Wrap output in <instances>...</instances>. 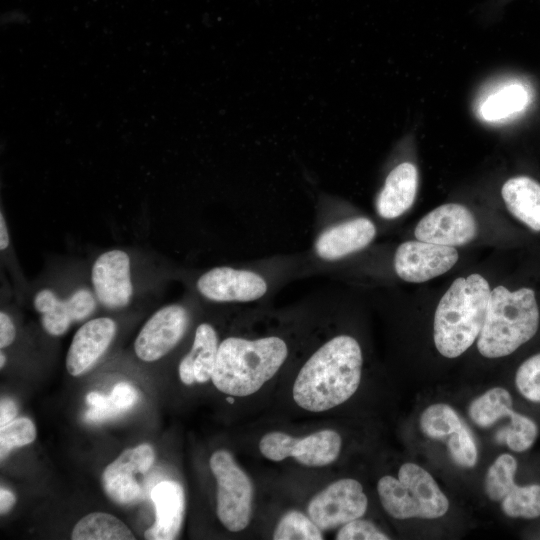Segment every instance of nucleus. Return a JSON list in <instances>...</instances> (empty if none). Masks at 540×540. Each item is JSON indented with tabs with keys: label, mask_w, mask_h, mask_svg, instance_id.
<instances>
[{
	"label": "nucleus",
	"mask_w": 540,
	"mask_h": 540,
	"mask_svg": "<svg viewBox=\"0 0 540 540\" xmlns=\"http://www.w3.org/2000/svg\"><path fill=\"white\" fill-rule=\"evenodd\" d=\"M490 292L487 280L477 273L452 282L434 315L433 339L442 356L456 358L475 342L485 321Z\"/></svg>",
	"instance_id": "obj_3"
},
{
	"label": "nucleus",
	"mask_w": 540,
	"mask_h": 540,
	"mask_svg": "<svg viewBox=\"0 0 540 540\" xmlns=\"http://www.w3.org/2000/svg\"><path fill=\"white\" fill-rule=\"evenodd\" d=\"M337 540H388L389 537L379 531L368 520L355 519L341 526L336 534Z\"/></svg>",
	"instance_id": "obj_33"
},
{
	"label": "nucleus",
	"mask_w": 540,
	"mask_h": 540,
	"mask_svg": "<svg viewBox=\"0 0 540 540\" xmlns=\"http://www.w3.org/2000/svg\"><path fill=\"white\" fill-rule=\"evenodd\" d=\"M477 233L473 213L457 203L435 208L418 222L414 230L417 240L451 247L471 242Z\"/></svg>",
	"instance_id": "obj_12"
},
{
	"label": "nucleus",
	"mask_w": 540,
	"mask_h": 540,
	"mask_svg": "<svg viewBox=\"0 0 540 540\" xmlns=\"http://www.w3.org/2000/svg\"><path fill=\"white\" fill-rule=\"evenodd\" d=\"M363 357L359 343L338 335L318 348L300 369L293 399L304 410L322 412L348 400L358 389Z\"/></svg>",
	"instance_id": "obj_1"
},
{
	"label": "nucleus",
	"mask_w": 540,
	"mask_h": 540,
	"mask_svg": "<svg viewBox=\"0 0 540 540\" xmlns=\"http://www.w3.org/2000/svg\"><path fill=\"white\" fill-rule=\"evenodd\" d=\"M418 188V171L414 164L403 162L387 175L376 198V210L384 219H395L414 203Z\"/></svg>",
	"instance_id": "obj_19"
},
{
	"label": "nucleus",
	"mask_w": 540,
	"mask_h": 540,
	"mask_svg": "<svg viewBox=\"0 0 540 540\" xmlns=\"http://www.w3.org/2000/svg\"><path fill=\"white\" fill-rule=\"evenodd\" d=\"M155 507V522L144 536L148 540L175 539L181 529L185 495L182 486L175 481L165 480L158 483L151 492Z\"/></svg>",
	"instance_id": "obj_18"
},
{
	"label": "nucleus",
	"mask_w": 540,
	"mask_h": 540,
	"mask_svg": "<svg viewBox=\"0 0 540 540\" xmlns=\"http://www.w3.org/2000/svg\"><path fill=\"white\" fill-rule=\"evenodd\" d=\"M154 459V450L146 443L124 450L102 473L101 482L107 496L121 505L137 501L142 495L137 476L148 472Z\"/></svg>",
	"instance_id": "obj_10"
},
{
	"label": "nucleus",
	"mask_w": 540,
	"mask_h": 540,
	"mask_svg": "<svg viewBox=\"0 0 540 540\" xmlns=\"http://www.w3.org/2000/svg\"><path fill=\"white\" fill-rule=\"evenodd\" d=\"M196 287L203 297L215 302H250L264 296L268 289L260 274L227 266L205 272Z\"/></svg>",
	"instance_id": "obj_13"
},
{
	"label": "nucleus",
	"mask_w": 540,
	"mask_h": 540,
	"mask_svg": "<svg viewBox=\"0 0 540 540\" xmlns=\"http://www.w3.org/2000/svg\"><path fill=\"white\" fill-rule=\"evenodd\" d=\"M91 280L103 306L110 309L127 306L133 294L128 254L116 249L102 253L93 264Z\"/></svg>",
	"instance_id": "obj_14"
},
{
	"label": "nucleus",
	"mask_w": 540,
	"mask_h": 540,
	"mask_svg": "<svg viewBox=\"0 0 540 540\" xmlns=\"http://www.w3.org/2000/svg\"><path fill=\"white\" fill-rule=\"evenodd\" d=\"M36 438L34 423L26 417L14 419L0 429V456L3 460L16 448L32 443Z\"/></svg>",
	"instance_id": "obj_30"
},
{
	"label": "nucleus",
	"mask_w": 540,
	"mask_h": 540,
	"mask_svg": "<svg viewBox=\"0 0 540 540\" xmlns=\"http://www.w3.org/2000/svg\"><path fill=\"white\" fill-rule=\"evenodd\" d=\"M377 492L383 508L395 519H436L449 509L448 498L431 474L411 462L400 467L397 478H380Z\"/></svg>",
	"instance_id": "obj_5"
},
{
	"label": "nucleus",
	"mask_w": 540,
	"mask_h": 540,
	"mask_svg": "<svg viewBox=\"0 0 540 540\" xmlns=\"http://www.w3.org/2000/svg\"><path fill=\"white\" fill-rule=\"evenodd\" d=\"M465 425L449 405L437 403L427 407L420 416V429L428 438L445 441Z\"/></svg>",
	"instance_id": "obj_25"
},
{
	"label": "nucleus",
	"mask_w": 540,
	"mask_h": 540,
	"mask_svg": "<svg viewBox=\"0 0 540 540\" xmlns=\"http://www.w3.org/2000/svg\"><path fill=\"white\" fill-rule=\"evenodd\" d=\"M5 364V356L3 353L0 354V367L2 368Z\"/></svg>",
	"instance_id": "obj_39"
},
{
	"label": "nucleus",
	"mask_w": 540,
	"mask_h": 540,
	"mask_svg": "<svg viewBox=\"0 0 540 540\" xmlns=\"http://www.w3.org/2000/svg\"><path fill=\"white\" fill-rule=\"evenodd\" d=\"M458 258L455 247L421 240L406 241L395 252L394 269L402 280L422 283L446 273Z\"/></svg>",
	"instance_id": "obj_9"
},
{
	"label": "nucleus",
	"mask_w": 540,
	"mask_h": 540,
	"mask_svg": "<svg viewBox=\"0 0 540 540\" xmlns=\"http://www.w3.org/2000/svg\"><path fill=\"white\" fill-rule=\"evenodd\" d=\"M9 234L4 219V215L0 213V249L3 251L9 246Z\"/></svg>",
	"instance_id": "obj_38"
},
{
	"label": "nucleus",
	"mask_w": 540,
	"mask_h": 540,
	"mask_svg": "<svg viewBox=\"0 0 540 540\" xmlns=\"http://www.w3.org/2000/svg\"><path fill=\"white\" fill-rule=\"evenodd\" d=\"M16 336L14 324L9 315L0 312V347L1 349L12 344Z\"/></svg>",
	"instance_id": "obj_35"
},
{
	"label": "nucleus",
	"mask_w": 540,
	"mask_h": 540,
	"mask_svg": "<svg viewBox=\"0 0 540 540\" xmlns=\"http://www.w3.org/2000/svg\"><path fill=\"white\" fill-rule=\"evenodd\" d=\"M538 435L536 423L527 416L513 411L508 426L497 431L495 439L498 443H505L514 452L528 450Z\"/></svg>",
	"instance_id": "obj_27"
},
{
	"label": "nucleus",
	"mask_w": 540,
	"mask_h": 540,
	"mask_svg": "<svg viewBox=\"0 0 540 540\" xmlns=\"http://www.w3.org/2000/svg\"><path fill=\"white\" fill-rule=\"evenodd\" d=\"M18 413L16 403L9 398H4L0 403V427H4L13 421Z\"/></svg>",
	"instance_id": "obj_36"
},
{
	"label": "nucleus",
	"mask_w": 540,
	"mask_h": 540,
	"mask_svg": "<svg viewBox=\"0 0 540 540\" xmlns=\"http://www.w3.org/2000/svg\"><path fill=\"white\" fill-rule=\"evenodd\" d=\"M15 495L5 488L0 489V512L7 513L15 504Z\"/></svg>",
	"instance_id": "obj_37"
},
{
	"label": "nucleus",
	"mask_w": 540,
	"mask_h": 540,
	"mask_svg": "<svg viewBox=\"0 0 540 540\" xmlns=\"http://www.w3.org/2000/svg\"><path fill=\"white\" fill-rule=\"evenodd\" d=\"M452 460L465 468L474 467L478 460V450L471 431L465 424L446 440Z\"/></svg>",
	"instance_id": "obj_31"
},
{
	"label": "nucleus",
	"mask_w": 540,
	"mask_h": 540,
	"mask_svg": "<svg viewBox=\"0 0 540 540\" xmlns=\"http://www.w3.org/2000/svg\"><path fill=\"white\" fill-rule=\"evenodd\" d=\"M500 503L503 513L509 517L537 518L540 516V485L514 483Z\"/></svg>",
	"instance_id": "obj_26"
},
{
	"label": "nucleus",
	"mask_w": 540,
	"mask_h": 540,
	"mask_svg": "<svg viewBox=\"0 0 540 540\" xmlns=\"http://www.w3.org/2000/svg\"><path fill=\"white\" fill-rule=\"evenodd\" d=\"M116 323L108 317L87 321L75 333L66 356V368L72 376L89 370L100 359L116 334Z\"/></svg>",
	"instance_id": "obj_16"
},
{
	"label": "nucleus",
	"mask_w": 540,
	"mask_h": 540,
	"mask_svg": "<svg viewBox=\"0 0 540 540\" xmlns=\"http://www.w3.org/2000/svg\"><path fill=\"white\" fill-rule=\"evenodd\" d=\"M217 481V516L229 531L245 529L252 516L253 485L227 450L215 451L209 460Z\"/></svg>",
	"instance_id": "obj_6"
},
{
	"label": "nucleus",
	"mask_w": 540,
	"mask_h": 540,
	"mask_svg": "<svg viewBox=\"0 0 540 540\" xmlns=\"http://www.w3.org/2000/svg\"><path fill=\"white\" fill-rule=\"evenodd\" d=\"M287 355L285 341L277 336L228 337L219 343L212 382L222 393L251 395L277 373Z\"/></svg>",
	"instance_id": "obj_2"
},
{
	"label": "nucleus",
	"mask_w": 540,
	"mask_h": 540,
	"mask_svg": "<svg viewBox=\"0 0 540 540\" xmlns=\"http://www.w3.org/2000/svg\"><path fill=\"white\" fill-rule=\"evenodd\" d=\"M219 342L215 329L207 323L200 324L194 335L190 352L179 364L180 380L186 385L205 383L212 377Z\"/></svg>",
	"instance_id": "obj_20"
},
{
	"label": "nucleus",
	"mask_w": 540,
	"mask_h": 540,
	"mask_svg": "<svg viewBox=\"0 0 540 540\" xmlns=\"http://www.w3.org/2000/svg\"><path fill=\"white\" fill-rule=\"evenodd\" d=\"M322 530L303 513L292 510L283 515L278 522L273 539L275 540H322Z\"/></svg>",
	"instance_id": "obj_29"
},
{
	"label": "nucleus",
	"mask_w": 540,
	"mask_h": 540,
	"mask_svg": "<svg viewBox=\"0 0 540 540\" xmlns=\"http://www.w3.org/2000/svg\"><path fill=\"white\" fill-rule=\"evenodd\" d=\"M109 396L121 414L131 409L139 399L135 387L126 382L116 384Z\"/></svg>",
	"instance_id": "obj_34"
},
{
	"label": "nucleus",
	"mask_w": 540,
	"mask_h": 540,
	"mask_svg": "<svg viewBox=\"0 0 540 540\" xmlns=\"http://www.w3.org/2000/svg\"><path fill=\"white\" fill-rule=\"evenodd\" d=\"M375 236L373 222L366 217H357L324 230L315 242V250L323 260H338L364 249Z\"/></svg>",
	"instance_id": "obj_17"
},
{
	"label": "nucleus",
	"mask_w": 540,
	"mask_h": 540,
	"mask_svg": "<svg viewBox=\"0 0 540 540\" xmlns=\"http://www.w3.org/2000/svg\"><path fill=\"white\" fill-rule=\"evenodd\" d=\"M513 400L508 390L494 387L474 399L469 408L470 419L481 428H489L512 411Z\"/></svg>",
	"instance_id": "obj_24"
},
{
	"label": "nucleus",
	"mask_w": 540,
	"mask_h": 540,
	"mask_svg": "<svg viewBox=\"0 0 540 540\" xmlns=\"http://www.w3.org/2000/svg\"><path fill=\"white\" fill-rule=\"evenodd\" d=\"M189 322L187 310L178 304L157 310L143 325L134 342L139 359L153 362L170 352L183 337Z\"/></svg>",
	"instance_id": "obj_11"
},
{
	"label": "nucleus",
	"mask_w": 540,
	"mask_h": 540,
	"mask_svg": "<svg viewBox=\"0 0 540 540\" xmlns=\"http://www.w3.org/2000/svg\"><path fill=\"white\" fill-rule=\"evenodd\" d=\"M73 540H134L126 524L104 512H92L81 518L74 526Z\"/></svg>",
	"instance_id": "obj_23"
},
{
	"label": "nucleus",
	"mask_w": 540,
	"mask_h": 540,
	"mask_svg": "<svg viewBox=\"0 0 540 540\" xmlns=\"http://www.w3.org/2000/svg\"><path fill=\"white\" fill-rule=\"evenodd\" d=\"M33 304L41 314L44 330L52 336L63 335L71 323L86 319L96 308L94 295L85 288L76 290L65 299L45 288L36 293Z\"/></svg>",
	"instance_id": "obj_15"
},
{
	"label": "nucleus",
	"mask_w": 540,
	"mask_h": 540,
	"mask_svg": "<svg viewBox=\"0 0 540 540\" xmlns=\"http://www.w3.org/2000/svg\"><path fill=\"white\" fill-rule=\"evenodd\" d=\"M515 384L524 398L540 403V353L529 357L518 367Z\"/></svg>",
	"instance_id": "obj_32"
},
{
	"label": "nucleus",
	"mask_w": 540,
	"mask_h": 540,
	"mask_svg": "<svg viewBox=\"0 0 540 540\" xmlns=\"http://www.w3.org/2000/svg\"><path fill=\"white\" fill-rule=\"evenodd\" d=\"M341 445L340 435L331 429L314 432L301 438L275 431L261 438L259 450L271 461L279 462L287 457H293L302 465L322 467L338 458Z\"/></svg>",
	"instance_id": "obj_7"
},
{
	"label": "nucleus",
	"mask_w": 540,
	"mask_h": 540,
	"mask_svg": "<svg viewBox=\"0 0 540 540\" xmlns=\"http://www.w3.org/2000/svg\"><path fill=\"white\" fill-rule=\"evenodd\" d=\"M517 460L508 453L499 455L489 467L485 478V492L488 498L500 502L515 483Z\"/></svg>",
	"instance_id": "obj_28"
},
{
	"label": "nucleus",
	"mask_w": 540,
	"mask_h": 540,
	"mask_svg": "<svg viewBox=\"0 0 540 540\" xmlns=\"http://www.w3.org/2000/svg\"><path fill=\"white\" fill-rule=\"evenodd\" d=\"M368 506L362 485L355 479H339L316 494L307 507L308 516L321 530H332L361 518Z\"/></svg>",
	"instance_id": "obj_8"
},
{
	"label": "nucleus",
	"mask_w": 540,
	"mask_h": 540,
	"mask_svg": "<svg viewBox=\"0 0 540 540\" xmlns=\"http://www.w3.org/2000/svg\"><path fill=\"white\" fill-rule=\"evenodd\" d=\"M501 195L515 218L540 231V183L528 176L512 177L503 184Z\"/></svg>",
	"instance_id": "obj_21"
},
{
	"label": "nucleus",
	"mask_w": 540,
	"mask_h": 540,
	"mask_svg": "<svg viewBox=\"0 0 540 540\" xmlns=\"http://www.w3.org/2000/svg\"><path fill=\"white\" fill-rule=\"evenodd\" d=\"M540 321L535 292L530 288L509 291L497 286L490 292L477 349L486 358L510 355L537 333Z\"/></svg>",
	"instance_id": "obj_4"
},
{
	"label": "nucleus",
	"mask_w": 540,
	"mask_h": 540,
	"mask_svg": "<svg viewBox=\"0 0 540 540\" xmlns=\"http://www.w3.org/2000/svg\"><path fill=\"white\" fill-rule=\"evenodd\" d=\"M529 100L530 93L525 85L507 83L486 97L479 112L487 121H498L523 110Z\"/></svg>",
	"instance_id": "obj_22"
}]
</instances>
